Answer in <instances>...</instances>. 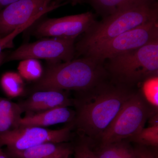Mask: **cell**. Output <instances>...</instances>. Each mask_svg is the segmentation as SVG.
I'll use <instances>...</instances> for the list:
<instances>
[{
    "instance_id": "cell-1",
    "label": "cell",
    "mask_w": 158,
    "mask_h": 158,
    "mask_svg": "<svg viewBox=\"0 0 158 158\" xmlns=\"http://www.w3.org/2000/svg\"><path fill=\"white\" fill-rule=\"evenodd\" d=\"M85 92V96L74 102V125L82 135L101 139L134 92L126 86L104 82Z\"/></svg>"
},
{
    "instance_id": "cell-2",
    "label": "cell",
    "mask_w": 158,
    "mask_h": 158,
    "mask_svg": "<svg viewBox=\"0 0 158 158\" xmlns=\"http://www.w3.org/2000/svg\"><path fill=\"white\" fill-rule=\"evenodd\" d=\"M103 64L87 56L49 64L34 89L36 91L90 90L103 83L107 76V72Z\"/></svg>"
},
{
    "instance_id": "cell-3",
    "label": "cell",
    "mask_w": 158,
    "mask_h": 158,
    "mask_svg": "<svg viewBox=\"0 0 158 158\" xmlns=\"http://www.w3.org/2000/svg\"><path fill=\"white\" fill-rule=\"evenodd\" d=\"M158 19L157 0H147L127 7L95 22L75 45L83 55L90 49L153 20Z\"/></svg>"
},
{
    "instance_id": "cell-4",
    "label": "cell",
    "mask_w": 158,
    "mask_h": 158,
    "mask_svg": "<svg viewBox=\"0 0 158 158\" xmlns=\"http://www.w3.org/2000/svg\"><path fill=\"white\" fill-rule=\"evenodd\" d=\"M116 84L127 87L158 75V39L108 59L106 67Z\"/></svg>"
},
{
    "instance_id": "cell-5",
    "label": "cell",
    "mask_w": 158,
    "mask_h": 158,
    "mask_svg": "<svg viewBox=\"0 0 158 158\" xmlns=\"http://www.w3.org/2000/svg\"><path fill=\"white\" fill-rule=\"evenodd\" d=\"M149 105L141 94L134 92L102 136V145L131 139L140 132L152 115Z\"/></svg>"
},
{
    "instance_id": "cell-6",
    "label": "cell",
    "mask_w": 158,
    "mask_h": 158,
    "mask_svg": "<svg viewBox=\"0 0 158 158\" xmlns=\"http://www.w3.org/2000/svg\"><path fill=\"white\" fill-rule=\"evenodd\" d=\"M158 19L123 33L87 51L84 56L104 63L106 60L137 49L158 39Z\"/></svg>"
},
{
    "instance_id": "cell-7",
    "label": "cell",
    "mask_w": 158,
    "mask_h": 158,
    "mask_svg": "<svg viewBox=\"0 0 158 158\" xmlns=\"http://www.w3.org/2000/svg\"><path fill=\"white\" fill-rule=\"evenodd\" d=\"M76 39L54 37L40 40L21 46L5 59L6 62L27 59H45L49 64L73 60Z\"/></svg>"
},
{
    "instance_id": "cell-8",
    "label": "cell",
    "mask_w": 158,
    "mask_h": 158,
    "mask_svg": "<svg viewBox=\"0 0 158 158\" xmlns=\"http://www.w3.org/2000/svg\"><path fill=\"white\" fill-rule=\"evenodd\" d=\"M52 0H19L0 11V35L5 36L36 18L58 9L65 3Z\"/></svg>"
},
{
    "instance_id": "cell-9",
    "label": "cell",
    "mask_w": 158,
    "mask_h": 158,
    "mask_svg": "<svg viewBox=\"0 0 158 158\" xmlns=\"http://www.w3.org/2000/svg\"><path fill=\"white\" fill-rule=\"evenodd\" d=\"M72 127L54 130L19 127L0 135V145L7 150H22L47 142L63 143L70 138Z\"/></svg>"
},
{
    "instance_id": "cell-10",
    "label": "cell",
    "mask_w": 158,
    "mask_h": 158,
    "mask_svg": "<svg viewBox=\"0 0 158 158\" xmlns=\"http://www.w3.org/2000/svg\"><path fill=\"white\" fill-rule=\"evenodd\" d=\"M95 22L94 15L90 11L59 18L48 19L37 26L34 34L39 37L76 39L85 34Z\"/></svg>"
},
{
    "instance_id": "cell-11",
    "label": "cell",
    "mask_w": 158,
    "mask_h": 158,
    "mask_svg": "<svg viewBox=\"0 0 158 158\" xmlns=\"http://www.w3.org/2000/svg\"><path fill=\"white\" fill-rule=\"evenodd\" d=\"M74 102L63 90H38L19 104L23 112L39 113L61 107H68Z\"/></svg>"
},
{
    "instance_id": "cell-12",
    "label": "cell",
    "mask_w": 158,
    "mask_h": 158,
    "mask_svg": "<svg viewBox=\"0 0 158 158\" xmlns=\"http://www.w3.org/2000/svg\"><path fill=\"white\" fill-rule=\"evenodd\" d=\"M75 112L68 107H61L39 113H30L21 117L19 127H44L53 125L73 121Z\"/></svg>"
},
{
    "instance_id": "cell-13",
    "label": "cell",
    "mask_w": 158,
    "mask_h": 158,
    "mask_svg": "<svg viewBox=\"0 0 158 158\" xmlns=\"http://www.w3.org/2000/svg\"><path fill=\"white\" fill-rule=\"evenodd\" d=\"M61 143L47 142L22 150L5 152L9 158H55L69 156L72 152L70 148Z\"/></svg>"
},
{
    "instance_id": "cell-14",
    "label": "cell",
    "mask_w": 158,
    "mask_h": 158,
    "mask_svg": "<svg viewBox=\"0 0 158 158\" xmlns=\"http://www.w3.org/2000/svg\"><path fill=\"white\" fill-rule=\"evenodd\" d=\"M23 112L19 104L0 97V135L18 127Z\"/></svg>"
},
{
    "instance_id": "cell-15",
    "label": "cell",
    "mask_w": 158,
    "mask_h": 158,
    "mask_svg": "<svg viewBox=\"0 0 158 158\" xmlns=\"http://www.w3.org/2000/svg\"><path fill=\"white\" fill-rule=\"evenodd\" d=\"M147 0H89L94 9L104 17Z\"/></svg>"
},
{
    "instance_id": "cell-16",
    "label": "cell",
    "mask_w": 158,
    "mask_h": 158,
    "mask_svg": "<svg viewBox=\"0 0 158 158\" xmlns=\"http://www.w3.org/2000/svg\"><path fill=\"white\" fill-rule=\"evenodd\" d=\"M0 85L4 93L9 97L20 96L24 91L23 79L19 74L14 72H7L3 74Z\"/></svg>"
},
{
    "instance_id": "cell-17",
    "label": "cell",
    "mask_w": 158,
    "mask_h": 158,
    "mask_svg": "<svg viewBox=\"0 0 158 158\" xmlns=\"http://www.w3.org/2000/svg\"><path fill=\"white\" fill-rule=\"evenodd\" d=\"M17 69L22 77L28 81H38L43 74L42 65L37 59L21 60Z\"/></svg>"
},
{
    "instance_id": "cell-18",
    "label": "cell",
    "mask_w": 158,
    "mask_h": 158,
    "mask_svg": "<svg viewBox=\"0 0 158 158\" xmlns=\"http://www.w3.org/2000/svg\"><path fill=\"white\" fill-rule=\"evenodd\" d=\"M142 83V96L148 105L158 110V77H152Z\"/></svg>"
},
{
    "instance_id": "cell-19",
    "label": "cell",
    "mask_w": 158,
    "mask_h": 158,
    "mask_svg": "<svg viewBox=\"0 0 158 158\" xmlns=\"http://www.w3.org/2000/svg\"><path fill=\"white\" fill-rule=\"evenodd\" d=\"M131 140L142 144L157 147L158 145V126H151L143 129Z\"/></svg>"
},
{
    "instance_id": "cell-20",
    "label": "cell",
    "mask_w": 158,
    "mask_h": 158,
    "mask_svg": "<svg viewBox=\"0 0 158 158\" xmlns=\"http://www.w3.org/2000/svg\"><path fill=\"white\" fill-rule=\"evenodd\" d=\"M24 26L19 27L6 36L0 37V54L6 48H12L14 47L13 41L19 34L25 30Z\"/></svg>"
},
{
    "instance_id": "cell-21",
    "label": "cell",
    "mask_w": 158,
    "mask_h": 158,
    "mask_svg": "<svg viewBox=\"0 0 158 158\" xmlns=\"http://www.w3.org/2000/svg\"><path fill=\"white\" fill-rule=\"evenodd\" d=\"M74 158H97L90 145L86 141H82L74 149Z\"/></svg>"
},
{
    "instance_id": "cell-22",
    "label": "cell",
    "mask_w": 158,
    "mask_h": 158,
    "mask_svg": "<svg viewBox=\"0 0 158 158\" xmlns=\"http://www.w3.org/2000/svg\"><path fill=\"white\" fill-rule=\"evenodd\" d=\"M134 151L136 158H155L152 153L144 148H138Z\"/></svg>"
},
{
    "instance_id": "cell-23",
    "label": "cell",
    "mask_w": 158,
    "mask_h": 158,
    "mask_svg": "<svg viewBox=\"0 0 158 158\" xmlns=\"http://www.w3.org/2000/svg\"><path fill=\"white\" fill-rule=\"evenodd\" d=\"M19 0H0V11L12 3Z\"/></svg>"
},
{
    "instance_id": "cell-24",
    "label": "cell",
    "mask_w": 158,
    "mask_h": 158,
    "mask_svg": "<svg viewBox=\"0 0 158 158\" xmlns=\"http://www.w3.org/2000/svg\"><path fill=\"white\" fill-rule=\"evenodd\" d=\"M83 0H56V2H57L61 3V2H64L65 1L67 2H70L72 4H73L74 5H76L77 4L82 2Z\"/></svg>"
},
{
    "instance_id": "cell-25",
    "label": "cell",
    "mask_w": 158,
    "mask_h": 158,
    "mask_svg": "<svg viewBox=\"0 0 158 158\" xmlns=\"http://www.w3.org/2000/svg\"><path fill=\"white\" fill-rule=\"evenodd\" d=\"M2 146L0 145V158H9L5 152L2 148Z\"/></svg>"
},
{
    "instance_id": "cell-26",
    "label": "cell",
    "mask_w": 158,
    "mask_h": 158,
    "mask_svg": "<svg viewBox=\"0 0 158 158\" xmlns=\"http://www.w3.org/2000/svg\"><path fill=\"white\" fill-rule=\"evenodd\" d=\"M5 57H6L5 54H4L3 52H2V53L0 54V66L2 65L3 62H4V60H5Z\"/></svg>"
},
{
    "instance_id": "cell-27",
    "label": "cell",
    "mask_w": 158,
    "mask_h": 158,
    "mask_svg": "<svg viewBox=\"0 0 158 158\" xmlns=\"http://www.w3.org/2000/svg\"><path fill=\"white\" fill-rule=\"evenodd\" d=\"M69 157V156H68V157H65V158H62V157H56V158H67V157Z\"/></svg>"
},
{
    "instance_id": "cell-28",
    "label": "cell",
    "mask_w": 158,
    "mask_h": 158,
    "mask_svg": "<svg viewBox=\"0 0 158 158\" xmlns=\"http://www.w3.org/2000/svg\"><path fill=\"white\" fill-rule=\"evenodd\" d=\"M3 37V36H1V35H0V37Z\"/></svg>"
},
{
    "instance_id": "cell-29",
    "label": "cell",
    "mask_w": 158,
    "mask_h": 158,
    "mask_svg": "<svg viewBox=\"0 0 158 158\" xmlns=\"http://www.w3.org/2000/svg\"><path fill=\"white\" fill-rule=\"evenodd\" d=\"M69 158V157H67V158Z\"/></svg>"
}]
</instances>
